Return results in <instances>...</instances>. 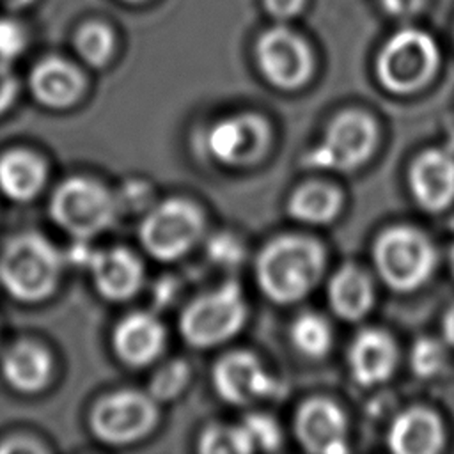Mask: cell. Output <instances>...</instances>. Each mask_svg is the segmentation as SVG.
Masks as SVG:
<instances>
[{
  "instance_id": "83f0119b",
  "label": "cell",
  "mask_w": 454,
  "mask_h": 454,
  "mask_svg": "<svg viewBox=\"0 0 454 454\" xmlns=\"http://www.w3.org/2000/svg\"><path fill=\"white\" fill-rule=\"evenodd\" d=\"M190 367L184 360H170L163 364L151 378L149 394L156 401H170L177 397L188 385Z\"/></svg>"
},
{
  "instance_id": "ac0fdd59",
  "label": "cell",
  "mask_w": 454,
  "mask_h": 454,
  "mask_svg": "<svg viewBox=\"0 0 454 454\" xmlns=\"http://www.w3.org/2000/svg\"><path fill=\"white\" fill-rule=\"evenodd\" d=\"M387 442L397 454H436L443 449L445 427L434 411L410 408L394 419Z\"/></svg>"
},
{
  "instance_id": "d4e9b609",
  "label": "cell",
  "mask_w": 454,
  "mask_h": 454,
  "mask_svg": "<svg viewBox=\"0 0 454 454\" xmlns=\"http://www.w3.org/2000/svg\"><path fill=\"white\" fill-rule=\"evenodd\" d=\"M115 41L112 30L103 23H85L74 37V48L80 57L94 67L105 66L112 57Z\"/></svg>"
},
{
  "instance_id": "7a4b0ae2",
  "label": "cell",
  "mask_w": 454,
  "mask_h": 454,
  "mask_svg": "<svg viewBox=\"0 0 454 454\" xmlns=\"http://www.w3.org/2000/svg\"><path fill=\"white\" fill-rule=\"evenodd\" d=\"M60 271V252L39 232H20L0 252V284L20 301L35 303L51 296Z\"/></svg>"
},
{
  "instance_id": "f35d334b",
  "label": "cell",
  "mask_w": 454,
  "mask_h": 454,
  "mask_svg": "<svg viewBox=\"0 0 454 454\" xmlns=\"http://www.w3.org/2000/svg\"><path fill=\"white\" fill-rule=\"evenodd\" d=\"M128 2H138V0H128Z\"/></svg>"
},
{
  "instance_id": "277c9868",
  "label": "cell",
  "mask_w": 454,
  "mask_h": 454,
  "mask_svg": "<svg viewBox=\"0 0 454 454\" xmlns=\"http://www.w3.org/2000/svg\"><path fill=\"white\" fill-rule=\"evenodd\" d=\"M381 280L399 293L419 289L434 271L436 252L431 239L411 225L385 229L372 248Z\"/></svg>"
},
{
  "instance_id": "7c38bea8",
  "label": "cell",
  "mask_w": 454,
  "mask_h": 454,
  "mask_svg": "<svg viewBox=\"0 0 454 454\" xmlns=\"http://www.w3.org/2000/svg\"><path fill=\"white\" fill-rule=\"evenodd\" d=\"M213 385L223 401L238 406L273 397L278 388V381L248 351L222 356L213 369Z\"/></svg>"
},
{
  "instance_id": "9c48e42d",
  "label": "cell",
  "mask_w": 454,
  "mask_h": 454,
  "mask_svg": "<svg viewBox=\"0 0 454 454\" xmlns=\"http://www.w3.org/2000/svg\"><path fill=\"white\" fill-rule=\"evenodd\" d=\"M158 420L154 397L138 390H119L94 403L89 426L92 434L110 445H124L145 436Z\"/></svg>"
},
{
  "instance_id": "30bf717a",
  "label": "cell",
  "mask_w": 454,
  "mask_h": 454,
  "mask_svg": "<svg viewBox=\"0 0 454 454\" xmlns=\"http://www.w3.org/2000/svg\"><path fill=\"white\" fill-rule=\"evenodd\" d=\"M270 128L257 114H236L216 121L204 137L206 151L222 165L241 167L262 158Z\"/></svg>"
},
{
  "instance_id": "5b68a950",
  "label": "cell",
  "mask_w": 454,
  "mask_h": 454,
  "mask_svg": "<svg viewBox=\"0 0 454 454\" xmlns=\"http://www.w3.org/2000/svg\"><path fill=\"white\" fill-rule=\"evenodd\" d=\"M438 64L436 41L424 30L404 28L383 44L376 59V76L387 90L411 94L431 82Z\"/></svg>"
},
{
  "instance_id": "8d00e7d4",
  "label": "cell",
  "mask_w": 454,
  "mask_h": 454,
  "mask_svg": "<svg viewBox=\"0 0 454 454\" xmlns=\"http://www.w3.org/2000/svg\"><path fill=\"white\" fill-rule=\"evenodd\" d=\"M32 0H5V4L12 9H20V7H25L27 4H30Z\"/></svg>"
},
{
  "instance_id": "cb8c5ba5",
  "label": "cell",
  "mask_w": 454,
  "mask_h": 454,
  "mask_svg": "<svg viewBox=\"0 0 454 454\" xmlns=\"http://www.w3.org/2000/svg\"><path fill=\"white\" fill-rule=\"evenodd\" d=\"M291 342L305 356L321 358L332 348V328L328 321L316 312H303L291 325Z\"/></svg>"
},
{
  "instance_id": "74e56055",
  "label": "cell",
  "mask_w": 454,
  "mask_h": 454,
  "mask_svg": "<svg viewBox=\"0 0 454 454\" xmlns=\"http://www.w3.org/2000/svg\"><path fill=\"white\" fill-rule=\"evenodd\" d=\"M449 266H450V273L454 277V243L449 248Z\"/></svg>"
},
{
  "instance_id": "f1b7e54d",
  "label": "cell",
  "mask_w": 454,
  "mask_h": 454,
  "mask_svg": "<svg viewBox=\"0 0 454 454\" xmlns=\"http://www.w3.org/2000/svg\"><path fill=\"white\" fill-rule=\"evenodd\" d=\"M254 450H277L282 443L278 424L262 413H250L241 422Z\"/></svg>"
},
{
  "instance_id": "8992f818",
  "label": "cell",
  "mask_w": 454,
  "mask_h": 454,
  "mask_svg": "<svg viewBox=\"0 0 454 454\" xmlns=\"http://www.w3.org/2000/svg\"><path fill=\"white\" fill-rule=\"evenodd\" d=\"M247 319V301L236 282L192 300L179 317V332L193 348H213L236 335Z\"/></svg>"
},
{
  "instance_id": "d6986e66",
  "label": "cell",
  "mask_w": 454,
  "mask_h": 454,
  "mask_svg": "<svg viewBox=\"0 0 454 454\" xmlns=\"http://www.w3.org/2000/svg\"><path fill=\"white\" fill-rule=\"evenodd\" d=\"M85 89L83 74L67 60L46 57L30 73V90L37 103L48 108L74 105Z\"/></svg>"
},
{
  "instance_id": "4fadbf2b",
  "label": "cell",
  "mask_w": 454,
  "mask_h": 454,
  "mask_svg": "<svg viewBox=\"0 0 454 454\" xmlns=\"http://www.w3.org/2000/svg\"><path fill=\"white\" fill-rule=\"evenodd\" d=\"M346 417L326 397H312L300 404L294 415V433L309 452L335 454L346 450Z\"/></svg>"
},
{
  "instance_id": "4dcf8cb0",
  "label": "cell",
  "mask_w": 454,
  "mask_h": 454,
  "mask_svg": "<svg viewBox=\"0 0 454 454\" xmlns=\"http://www.w3.org/2000/svg\"><path fill=\"white\" fill-rule=\"evenodd\" d=\"M27 44V35L12 20H0V62L16 59Z\"/></svg>"
},
{
  "instance_id": "7402d4cb",
  "label": "cell",
  "mask_w": 454,
  "mask_h": 454,
  "mask_svg": "<svg viewBox=\"0 0 454 454\" xmlns=\"http://www.w3.org/2000/svg\"><path fill=\"white\" fill-rule=\"evenodd\" d=\"M328 303L340 319H362L374 303V289L369 275L355 264L339 268L328 284Z\"/></svg>"
},
{
  "instance_id": "1f68e13d",
  "label": "cell",
  "mask_w": 454,
  "mask_h": 454,
  "mask_svg": "<svg viewBox=\"0 0 454 454\" xmlns=\"http://www.w3.org/2000/svg\"><path fill=\"white\" fill-rule=\"evenodd\" d=\"M18 82L5 62H0V114H4L14 101Z\"/></svg>"
},
{
  "instance_id": "6da1fadb",
  "label": "cell",
  "mask_w": 454,
  "mask_h": 454,
  "mask_svg": "<svg viewBox=\"0 0 454 454\" xmlns=\"http://www.w3.org/2000/svg\"><path fill=\"white\" fill-rule=\"evenodd\" d=\"M323 268L325 250L319 241L287 234L271 239L259 252L255 278L271 301L294 303L314 289Z\"/></svg>"
},
{
  "instance_id": "ba28073f",
  "label": "cell",
  "mask_w": 454,
  "mask_h": 454,
  "mask_svg": "<svg viewBox=\"0 0 454 454\" xmlns=\"http://www.w3.org/2000/svg\"><path fill=\"white\" fill-rule=\"evenodd\" d=\"M376 122L358 110L340 112L328 124L321 142L305 154L314 168L351 172L364 165L376 147Z\"/></svg>"
},
{
  "instance_id": "e0dca14e",
  "label": "cell",
  "mask_w": 454,
  "mask_h": 454,
  "mask_svg": "<svg viewBox=\"0 0 454 454\" xmlns=\"http://www.w3.org/2000/svg\"><path fill=\"white\" fill-rule=\"evenodd\" d=\"M397 364V348L394 339L380 328H365L358 332L348 349V365L364 387L387 381Z\"/></svg>"
},
{
  "instance_id": "44dd1931",
  "label": "cell",
  "mask_w": 454,
  "mask_h": 454,
  "mask_svg": "<svg viewBox=\"0 0 454 454\" xmlns=\"http://www.w3.org/2000/svg\"><path fill=\"white\" fill-rule=\"evenodd\" d=\"M44 160L27 149L7 151L0 156V192L16 202L37 197L46 183Z\"/></svg>"
},
{
  "instance_id": "d6a6232c",
  "label": "cell",
  "mask_w": 454,
  "mask_h": 454,
  "mask_svg": "<svg viewBox=\"0 0 454 454\" xmlns=\"http://www.w3.org/2000/svg\"><path fill=\"white\" fill-rule=\"evenodd\" d=\"M44 445L28 436L7 438L0 443V454H20V452H43Z\"/></svg>"
},
{
  "instance_id": "e575fe53",
  "label": "cell",
  "mask_w": 454,
  "mask_h": 454,
  "mask_svg": "<svg viewBox=\"0 0 454 454\" xmlns=\"http://www.w3.org/2000/svg\"><path fill=\"white\" fill-rule=\"evenodd\" d=\"M264 4L273 16L291 18L301 9L303 0H264Z\"/></svg>"
},
{
  "instance_id": "836d02e7",
  "label": "cell",
  "mask_w": 454,
  "mask_h": 454,
  "mask_svg": "<svg viewBox=\"0 0 454 454\" xmlns=\"http://www.w3.org/2000/svg\"><path fill=\"white\" fill-rule=\"evenodd\" d=\"M426 0H381L383 7L394 14V16H399V18H406V16H411L415 14L417 11L422 9Z\"/></svg>"
},
{
  "instance_id": "603a6c76",
  "label": "cell",
  "mask_w": 454,
  "mask_h": 454,
  "mask_svg": "<svg viewBox=\"0 0 454 454\" xmlns=\"http://www.w3.org/2000/svg\"><path fill=\"white\" fill-rule=\"evenodd\" d=\"M340 207V192L326 183H305L293 192L287 202V211L294 220L312 225L332 222Z\"/></svg>"
},
{
  "instance_id": "9a60e30c",
  "label": "cell",
  "mask_w": 454,
  "mask_h": 454,
  "mask_svg": "<svg viewBox=\"0 0 454 454\" xmlns=\"http://www.w3.org/2000/svg\"><path fill=\"white\" fill-rule=\"evenodd\" d=\"M87 266L98 293L110 301H124L142 287L144 266L124 247L94 250Z\"/></svg>"
},
{
  "instance_id": "3957f363",
  "label": "cell",
  "mask_w": 454,
  "mask_h": 454,
  "mask_svg": "<svg viewBox=\"0 0 454 454\" xmlns=\"http://www.w3.org/2000/svg\"><path fill=\"white\" fill-rule=\"evenodd\" d=\"M48 211L62 231L74 239L87 241L114 223L119 202L101 183L74 176L53 190Z\"/></svg>"
},
{
  "instance_id": "484cf974",
  "label": "cell",
  "mask_w": 454,
  "mask_h": 454,
  "mask_svg": "<svg viewBox=\"0 0 454 454\" xmlns=\"http://www.w3.org/2000/svg\"><path fill=\"white\" fill-rule=\"evenodd\" d=\"M199 450L206 454H245L254 452L250 440L241 424L227 426V424H215L202 431L199 440Z\"/></svg>"
},
{
  "instance_id": "5bb4252c",
  "label": "cell",
  "mask_w": 454,
  "mask_h": 454,
  "mask_svg": "<svg viewBox=\"0 0 454 454\" xmlns=\"http://www.w3.org/2000/svg\"><path fill=\"white\" fill-rule=\"evenodd\" d=\"M410 188L417 204L440 213L454 202V156L445 149L420 153L410 167Z\"/></svg>"
},
{
  "instance_id": "d590c367",
  "label": "cell",
  "mask_w": 454,
  "mask_h": 454,
  "mask_svg": "<svg viewBox=\"0 0 454 454\" xmlns=\"http://www.w3.org/2000/svg\"><path fill=\"white\" fill-rule=\"evenodd\" d=\"M442 330H443V339H445V342L454 348V303L447 309V312H445V316H443Z\"/></svg>"
},
{
  "instance_id": "4316f807",
  "label": "cell",
  "mask_w": 454,
  "mask_h": 454,
  "mask_svg": "<svg viewBox=\"0 0 454 454\" xmlns=\"http://www.w3.org/2000/svg\"><path fill=\"white\" fill-rule=\"evenodd\" d=\"M447 364V351L443 342L434 337H420L413 342L410 351L411 371L420 378L438 376Z\"/></svg>"
},
{
  "instance_id": "2e32d148",
  "label": "cell",
  "mask_w": 454,
  "mask_h": 454,
  "mask_svg": "<svg viewBox=\"0 0 454 454\" xmlns=\"http://www.w3.org/2000/svg\"><path fill=\"white\" fill-rule=\"evenodd\" d=\"M112 344L115 355L129 367H144L154 362L165 346V328L149 312H131L114 328Z\"/></svg>"
},
{
  "instance_id": "ffe728a7",
  "label": "cell",
  "mask_w": 454,
  "mask_h": 454,
  "mask_svg": "<svg viewBox=\"0 0 454 454\" xmlns=\"http://www.w3.org/2000/svg\"><path fill=\"white\" fill-rule=\"evenodd\" d=\"M5 383L21 394L43 390L51 376V356L44 346L34 340H18L2 356Z\"/></svg>"
},
{
  "instance_id": "f546056e",
  "label": "cell",
  "mask_w": 454,
  "mask_h": 454,
  "mask_svg": "<svg viewBox=\"0 0 454 454\" xmlns=\"http://www.w3.org/2000/svg\"><path fill=\"white\" fill-rule=\"evenodd\" d=\"M207 255L220 266H234L243 257V247L231 234H218L209 239Z\"/></svg>"
},
{
  "instance_id": "8fae6325",
  "label": "cell",
  "mask_w": 454,
  "mask_h": 454,
  "mask_svg": "<svg viewBox=\"0 0 454 454\" xmlns=\"http://www.w3.org/2000/svg\"><path fill=\"white\" fill-rule=\"evenodd\" d=\"M257 62L264 78L278 89L301 87L314 66L309 46L286 28H270L259 37Z\"/></svg>"
},
{
  "instance_id": "52a82bcc",
  "label": "cell",
  "mask_w": 454,
  "mask_h": 454,
  "mask_svg": "<svg viewBox=\"0 0 454 454\" xmlns=\"http://www.w3.org/2000/svg\"><path fill=\"white\" fill-rule=\"evenodd\" d=\"M204 216L184 199H167L147 211L138 238L145 252L158 261H176L190 252L200 239Z\"/></svg>"
}]
</instances>
